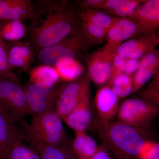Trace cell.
<instances>
[{"label":"cell","mask_w":159,"mask_h":159,"mask_svg":"<svg viewBox=\"0 0 159 159\" xmlns=\"http://www.w3.org/2000/svg\"><path fill=\"white\" fill-rule=\"evenodd\" d=\"M24 140L36 148L41 159H77L68 140L58 145H43L30 139Z\"/></svg>","instance_id":"d6986e66"},{"label":"cell","mask_w":159,"mask_h":159,"mask_svg":"<svg viewBox=\"0 0 159 159\" xmlns=\"http://www.w3.org/2000/svg\"><path fill=\"white\" fill-rule=\"evenodd\" d=\"M0 77L21 82L20 80L11 70L8 64L7 56V42L0 38Z\"/></svg>","instance_id":"484cf974"},{"label":"cell","mask_w":159,"mask_h":159,"mask_svg":"<svg viewBox=\"0 0 159 159\" xmlns=\"http://www.w3.org/2000/svg\"><path fill=\"white\" fill-rule=\"evenodd\" d=\"M16 123L0 107V146L2 149V159H6L13 145L23 140Z\"/></svg>","instance_id":"e0dca14e"},{"label":"cell","mask_w":159,"mask_h":159,"mask_svg":"<svg viewBox=\"0 0 159 159\" xmlns=\"http://www.w3.org/2000/svg\"><path fill=\"white\" fill-rule=\"evenodd\" d=\"M90 159H116L113 155L105 145L102 144L98 147L96 153Z\"/></svg>","instance_id":"f546056e"},{"label":"cell","mask_w":159,"mask_h":159,"mask_svg":"<svg viewBox=\"0 0 159 159\" xmlns=\"http://www.w3.org/2000/svg\"><path fill=\"white\" fill-rule=\"evenodd\" d=\"M159 70V50L154 49L139 59V68L133 75L132 93L141 89Z\"/></svg>","instance_id":"9a60e30c"},{"label":"cell","mask_w":159,"mask_h":159,"mask_svg":"<svg viewBox=\"0 0 159 159\" xmlns=\"http://www.w3.org/2000/svg\"><path fill=\"white\" fill-rule=\"evenodd\" d=\"M146 0H122V2L116 9L107 12L118 17H129Z\"/></svg>","instance_id":"4316f807"},{"label":"cell","mask_w":159,"mask_h":159,"mask_svg":"<svg viewBox=\"0 0 159 159\" xmlns=\"http://www.w3.org/2000/svg\"><path fill=\"white\" fill-rule=\"evenodd\" d=\"M29 81L34 84L51 86L60 80L59 74L54 67L41 65L34 68L30 72Z\"/></svg>","instance_id":"603a6c76"},{"label":"cell","mask_w":159,"mask_h":159,"mask_svg":"<svg viewBox=\"0 0 159 159\" xmlns=\"http://www.w3.org/2000/svg\"><path fill=\"white\" fill-rule=\"evenodd\" d=\"M55 68L60 80L67 83L79 79L84 75V66L80 61L69 58L60 60Z\"/></svg>","instance_id":"44dd1931"},{"label":"cell","mask_w":159,"mask_h":159,"mask_svg":"<svg viewBox=\"0 0 159 159\" xmlns=\"http://www.w3.org/2000/svg\"><path fill=\"white\" fill-rule=\"evenodd\" d=\"M119 97L107 84L97 91L94 98V104L99 121H113L119 110Z\"/></svg>","instance_id":"4fadbf2b"},{"label":"cell","mask_w":159,"mask_h":159,"mask_svg":"<svg viewBox=\"0 0 159 159\" xmlns=\"http://www.w3.org/2000/svg\"></svg>","instance_id":"e575fe53"},{"label":"cell","mask_w":159,"mask_h":159,"mask_svg":"<svg viewBox=\"0 0 159 159\" xmlns=\"http://www.w3.org/2000/svg\"><path fill=\"white\" fill-rule=\"evenodd\" d=\"M159 45V34H142L121 44L116 54L122 58L139 60Z\"/></svg>","instance_id":"8fae6325"},{"label":"cell","mask_w":159,"mask_h":159,"mask_svg":"<svg viewBox=\"0 0 159 159\" xmlns=\"http://www.w3.org/2000/svg\"><path fill=\"white\" fill-rule=\"evenodd\" d=\"M27 28L23 22L16 20H0V38L6 42L17 41L27 35Z\"/></svg>","instance_id":"7402d4cb"},{"label":"cell","mask_w":159,"mask_h":159,"mask_svg":"<svg viewBox=\"0 0 159 159\" xmlns=\"http://www.w3.org/2000/svg\"><path fill=\"white\" fill-rule=\"evenodd\" d=\"M0 107L16 123L29 114L25 91L21 82L0 77Z\"/></svg>","instance_id":"5b68a950"},{"label":"cell","mask_w":159,"mask_h":159,"mask_svg":"<svg viewBox=\"0 0 159 159\" xmlns=\"http://www.w3.org/2000/svg\"><path fill=\"white\" fill-rule=\"evenodd\" d=\"M94 129L116 159H139L143 148L152 141L148 127H137L117 120L96 121Z\"/></svg>","instance_id":"7a4b0ae2"},{"label":"cell","mask_w":159,"mask_h":159,"mask_svg":"<svg viewBox=\"0 0 159 159\" xmlns=\"http://www.w3.org/2000/svg\"><path fill=\"white\" fill-rule=\"evenodd\" d=\"M36 51L29 41L7 42L8 64L11 70L17 69L24 72L30 70L34 62Z\"/></svg>","instance_id":"7c38bea8"},{"label":"cell","mask_w":159,"mask_h":159,"mask_svg":"<svg viewBox=\"0 0 159 159\" xmlns=\"http://www.w3.org/2000/svg\"><path fill=\"white\" fill-rule=\"evenodd\" d=\"M34 2L27 35L37 54L76 30L78 7L75 2L67 0H37Z\"/></svg>","instance_id":"6da1fadb"},{"label":"cell","mask_w":159,"mask_h":159,"mask_svg":"<svg viewBox=\"0 0 159 159\" xmlns=\"http://www.w3.org/2000/svg\"></svg>","instance_id":"836d02e7"},{"label":"cell","mask_w":159,"mask_h":159,"mask_svg":"<svg viewBox=\"0 0 159 159\" xmlns=\"http://www.w3.org/2000/svg\"><path fill=\"white\" fill-rule=\"evenodd\" d=\"M6 159H41V158L38 151L33 145L26 144L21 140L13 145Z\"/></svg>","instance_id":"d4e9b609"},{"label":"cell","mask_w":159,"mask_h":159,"mask_svg":"<svg viewBox=\"0 0 159 159\" xmlns=\"http://www.w3.org/2000/svg\"><path fill=\"white\" fill-rule=\"evenodd\" d=\"M142 34H145L140 25L130 17H116L107 33L106 49L116 52L119 46L124 42Z\"/></svg>","instance_id":"30bf717a"},{"label":"cell","mask_w":159,"mask_h":159,"mask_svg":"<svg viewBox=\"0 0 159 159\" xmlns=\"http://www.w3.org/2000/svg\"><path fill=\"white\" fill-rule=\"evenodd\" d=\"M67 82L60 80L54 85L42 86L29 80L24 86L29 114L32 116L55 110L57 99Z\"/></svg>","instance_id":"8992f818"},{"label":"cell","mask_w":159,"mask_h":159,"mask_svg":"<svg viewBox=\"0 0 159 159\" xmlns=\"http://www.w3.org/2000/svg\"><path fill=\"white\" fill-rule=\"evenodd\" d=\"M141 98L159 107V87L148 85L140 91Z\"/></svg>","instance_id":"83f0119b"},{"label":"cell","mask_w":159,"mask_h":159,"mask_svg":"<svg viewBox=\"0 0 159 159\" xmlns=\"http://www.w3.org/2000/svg\"><path fill=\"white\" fill-rule=\"evenodd\" d=\"M0 159H2V149L0 146Z\"/></svg>","instance_id":"d6a6232c"},{"label":"cell","mask_w":159,"mask_h":159,"mask_svg":"<svg viewBox=\"0 0 159 159\" xmlns=\"http://www.w3.org/2000/svg\"><path fill=\"white\" fill-rule=\"evenodd\" d=\"M91 97L84 99L64 120L75 132H85L91 125L93 117Z\"/></svg>","instance_id":"ac0fdd59"},{"label":"cell","mask_w":159,"mask_h":159,"mask_svg":"<svg viewBox=\"0 0 159 159\" xmlns=\"http://www.w3.org/2000/svg\"><path fill=\"white\" fill-rule=\"evenodd\" d=\"M148 85L159 87V70L152 78V80Z\"/></svg>","instance_id":"1f68e13d"},{"label":"cell","mask_w":159,"mask_h":159,"mask_svg":"<svg viewBox=\"0 0 159 159\" xmlns=\"http://www.w3.org/2000/svg\"><path fill=\"white\" fill-rule=\"evenodd\" d=\"M139 60L126 58L123 68V73L134 75L139 68Z\"/></svg>","instance_id":"4dcf8cb0"},{"label":"cell","mask_w":159,"mask_h":159,"mask_svg":"<svg viewBox=\"0 0 159 159\" xmlns=\"http://www.w3.org/2000/svg\"><path fill=\"white\" fill-rule=\"evenodd\" d=\"M34 9L31 0H0V20H29Z\"/></svg>","instance_id":"2e32d148"},{"label":"cell","mask_w":159,"mask_h":159,"mask_svg":"<svg viewBox=\"0 0 159 159\" xmlns=\"http://www.w3.org/2000/svg\"><path fill=\"white\" fill-rule=\"evenodd\" d=\"M107 84L115 94L120 98L132 94L133 90V75L119 73L114 75Z\"/></svg>","instance_id":"cb8c5ba5"},{"label":"cell","mask_w":159,"mask_h":159,"mask_svg":"<svg viewBox=\"0 0 159 159\" xmlns=\"http://www.w3.org/2000/svg\"><path fill=\"white\" fill-rule=\"evenodd\" d=\"M62 119L55 110L32 116L30 123L20 122L23 139H28L47 145H61L67 141Z\"/></svg>","instance_id":"3957f363"},{"label":"cell","mask_w":159,"mask_h":159,"mask_svg":"<svg viewBox=\"0 0 159 159\" xmlns=\"http://www.w3.org/2000/svg\"><path fill=\"white\" fill-rule=\"evenodd\" d=\"M71 142L72 151L77 159H90L96 153L99 146L93 138L84 132H75Z\"/></svg>","instance_id":"ffe728a7"},{"label":"cell","mask_w":159,"mask_h":159,"mask_svg":"<svg viewBox=\"0 0 159 159\" xmlns=\"http://www.w3.org/2000/svg\"><path fill=\"white\" fill-rule=\"evenodd\" d=\"M116 53L102 47L88 54L85 59L87 74L91 81L98 85H104L110 80Z\"/></svg>","instance_id":"9c48e42d"},{"label":"cell","mask_w":159,"mask_h":159,"mask_svg":"<svg viewBox=\"0 0 159 159\" xmlns=\"http://www.w3.org/2000/svg\"><path fill=\"white\" fill-rule=\"evenodd\" d=\"M139 159H159V142H148L142 150Z\"/></svg>","instance_id":"f1b7e54d"},{"label":"cell","mask_w":159,"mask_h":159,"mask_svg":"<svg viewBox=\"0 0 159 159\" xmlns=\"http://www.w3.org/2000/svg\"><path fill=\"white\" fill-rule=\"evenodd\" d=\"M129 17L139 24L145 34L156 33L159 29V0H146Z\"/></svg>","instance_id":"5bb4252c"},{"label":"cell","mask_w":159,"mask_h":159,"mask_svg":"<svg viewBox=\"0 0 159 159\" xmlns=\"http://www.w3.org/2000/svg\"><path fill=\"white\" fill-rule=\"evenodd\" d=\"M91 47L77 27L75 31L64 39L41 49L36 55L42 65L55 67L58 61L62 59L85 61Z\"/></svg>","instance_id":"277c9868"},{"label":"cell","mask_w":159,"mask_h":159,"mask_svg":"<svg viewBox=\"0 0 159 159\" xmlns=\"http://www.w3.org/2000/svg\"><path fill=\"white\" fill-rule=\"evenodd\" d=\"M90 96L91 80L86 74L66 84L57 99L55 111L64 120L81 101Z\"/></svg>","instance_id":"ba28073f"},{"label":"cell","mask_w":159,"mask_h":159,"mask_svg":"<svg viewBox=\"0 0 159 159\" xmlns=\"http://www.w3.org/2000/svg\"><path fill=\"white\" fill-rule=\"evenodd\" d=\"M159 114V107L142 98L125 99L119 105L118 121L137 127H148Z\"/></svg>","instance_id":"52a82bcc"}]
</instances>
